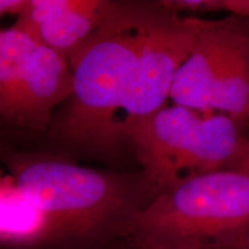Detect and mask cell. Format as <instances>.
Segmentation results:
<instances>
[{"mask_svg": "<svg viewBox=\"0 0 249 249\" xmlns=\"http://www.w3.org/2000/svg\"><path fill=\"white\" fill-rule=\"evenodd\" d=\"M227 169L249 171V135L244 139L240 148Z\"/></svg>", "mask_w": 249, "mask_h": 249, "instance_id": "11", "label": "cell"}, {"mask_svg": "<svg viewBox=\"0 0 249 249\" xmlns=\"http://www.w3.org/2000/svg\"><path fill=\"white\" fill-rule=\"evenodd\" d=\"M248 132L216 112L163 107L127 129L151 198L188 180L227 169Z\"/></svg>", "mask_w": 249, "mask_h": 249, "instance_id": "4", "label": "cell"}, {"mask_svg": "<svg viewBox=\"0 0 249 249\" xmlns=\"http://www.w3.org/2000/svg\"><path fill=\"white\" fill-rule=\"evenodd\" d=\"M219 249H249V225Z\"/></svg>", "mask_w": 249, "mask_h": 249, "instance_id": "13", "label": "cell"}, {"mask_svg": "<svg viewBox=\"0 0 249 249\" xmlns=\"http://www.w3.org/2000/svg\"><path fill=\"white\" fill-rule=\"evenodd\" d=\"M38 43L17 26L0 29V128L20 141L21 110Z\"/></svg>", "mask_w": 249, "mask_h": 249, "instance_id": "8", "label": "cell"}, {"mask_svg": "<svg viewBox=\"0 0 249 249\" xmlns=\"http://www.w3.org/2000/svg\"><path fill=\"white\" fill-rule=\"evenodd\" d=\"M26 0H0V20L6 15H18L21 13Z\"/></svg>", "mask_w": 249, "mask_h": 249, "instance_id": "12", "label": "cell"}, {"mask_svg": "<svg viewBox=\"0 0 249 249\" xmlns=\"http://www.w3.org/2000/svg\"><path fill=\"white\" fill-rule=\"evenodd\" d=\"M18 144H20V141L17 138H14L13 135L5 132V130L0 129V154L2 151H5L7 148L12 147V145Z\"/></svg>", "mask_w": 249, "mask_h": 249, "instance_id": "14", "label": "cell"}, {"mask_svg": "<svg viewBox=\"0 0 249 249\" xmlns=\"http://www.w3.org/2000/svg\"><path fill=\"white\" fill-rule=\"evenodd\" d=\"M156 2L117 1L110 17L68 60L71 93L50 121L38 148L70 158L112 160L128 147L121 105Z\"/></svg>", "mask_w": 249, "mask_h": 249, "instance_id": "1", "label": "cell"}, {"mask_svg": "<svg viewBox=\"0 0 249 249\" xmlns=\"http://www.w3.org/2000/svg\"><path fill=\"white\" fill-rule=\"evenodd\" d=\"M0 249H54L45 214L7 173L0 182Z\"/></svg>", "mask_w": 249, "mask_h": 249, "instance_id": "9", "label": "cell"}, {"mask_svg": "<svg viewBox=\"0 0 249 249\" xmlns=\"http://www.w3.org/2000/svg\"><path fill=\"white\" fill-rule=\"evenodd\" d=\"M160 5L174 14L189 17L211 12H227L230 15L249 18V0H161Z\"/></svg>", "mask_w": 249, "mask_h": 249, "instance_id": "10", "label": "cell"}, {"mask_svg": "<svg viewBox=\"0 0 249 249\" xmlns=\"http://www.w3.org/2000/svg\"><path fill=\"white\" fill-rule=\"evenodd\" d=\"M249 225V171L224 169L154 196L130 219L134 249H219Z\"/></svg>", "mask_w": 249, "mask_h": 249, "instance_id": "3", "label": "cell"}, {"mask_svg": "<svg viewBox=\"0 0 249 249\" xmlns=\"http://www.w3.org/2000/svg\"><path fill=\"white\" fill-rule=\"evenodd\" d=\"M169 97L180 107L226 114L249 135V18L197 17L194 44Z\"/></svg>", "mask_w": 249, "mask_h": 249, "instance_id": "5", "label": "cell"}, {"mask_svg": "<svg viewBox=\"0 0 249 249\" xmlns=\"http://www.w3.org/2000/svg\"><path fill=\"white\" fill-rule=\"evenodd\" d=\"M0 129H1V128H0ZM2 130H4V129H2Z\"/></svg>", "mask_w": 249, "mask_h": 249, "instance_id": "16", "label": "cell"}, {"mask_svg": "<svg viewBox=\"0 0 249 249\" xmlns=\"http://www.w3.org/2000/svg\"><path fill=\"white\" fill-rule=\"evenodd\" d=\"M0 165L45 214L54 249H107L151 200L143 180L133 186L120 174L38 148L12 145Z\"/></svg>", "mask_w": 249, "mask_h": 249, "instance_id": "2", "label": "cell"}, {"mask_svg": "<svg viewBox=\"0 0 249 249\" xmlns=\"http://www.w3.org/2000/svg\"><path fill=\"white\" fill-rule=\"evenodd\" d=\"M197 27V17L157 9L143 37L133 76L120 112L121 130L164 107L177 71L188 57ZM128 144V143H127Z\"/></svg>", "mask_w": 249, "mask_h": 249, "instance_id": "6", "label": "cell"}, {"mask_svg": "<svg viewBox=\"0 0 249 249\" xmlns=\"http://www.w3.org/2000/svg\"><path fill=\"white\" fill-rule=\"evenodd\" d=\"M117 1L26 0L14 26L70 60L107 21Z\"/></svg>", "mask_w": 249, "mask_h": 249, "instance_id": "7", "label": "cell"}, {"mask_svg": "<svg viewBox=\"0 0 249 249\" xmlns=\"http://www.w3.org/2000/svg\"><path fill=\"white\" fill-rule=\"evenodd\" d=\"M5 174H6L5 170L2 169V166H1V165H0V182H1V181H2V179H4Z\"/></svg>", "mask_w": 249, "mask_h": 249, "instance_id": "15", "label": "cell"}]
</instances>
